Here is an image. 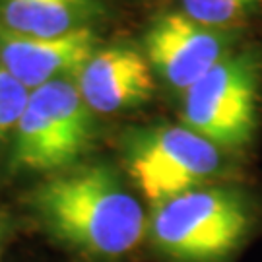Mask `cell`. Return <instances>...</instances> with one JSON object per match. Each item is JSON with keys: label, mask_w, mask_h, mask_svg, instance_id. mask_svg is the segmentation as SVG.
Returning <instances> with one entry per match:
<instances>
[{"label": "cell", "mask_w": 262, "mask_h": 262, "mask_svg": "<svg viewBox=\"0 0 262 262\" xmlns=\"http://www.w3.org/2000/svg\"><path fill=\"white\" fill-rule=\"evenodd\" d=\"M29 206L58 241L94 256L130 253L148 231L138 198L101 163L53 175L29 194Z\"/></svg>", "instance_id": "cell-1"}, {"label": "cell", "mask_w": 262, "mask_h": 262, "mask_svg": "<svg viewBox=\"0 0 262 262\" xmlns=\"http://www.w3.org/2000/svg\"><path fill=\"white\" fill-rule=\"evenodd\" d=\"M253 225L249 198L235 188L200 187L151 208L148 233L177 262H220L235 253Z\"/></svg>", "instance_id": "cell-2"}, {"label": "cell", "mask_w": 262, "mask_h": 262, "mask_svg": "<svg viewBox=\"0 0 262 262\" xmlns=\"http://www.w3.org/2000/svg\"><path fill=\"white\" fill-rule=\"evenodd\" d=\"M260 90V51H233L185 92L183 122L220 150L243 148L258 126Z\"/></svg>", "instance_id": "cell-3"}, {"label": "cell", "mask_w": 262, "mask_h": 262, "mask_svg": "<svg viewBox=\"0 0 262 262\" xmlns=\"http://www.w3.org/2000/svg\"><path fill=\"white\" fill-rule=\"evenodd\" d=\"M14 132L16 167L37 173L64 171L92 144L94 111L76 82L60 78L31 92Z\"/></svg>", "instance_id": "cell-4"}, {"label": "cell", "mask_w": 262, "mask_h": 262, "mask_svg": "<svg viewBox=\"0 0 262 262\" xmlns=\"http://www.w3.org/2000/svg\"><path fill=\"white\" fill-rule=\"evenodd\" d=\"M124 163L151 208L204 187L224 169L222 150L183 126L140 128L124 140Z\"/></svg>", "instance_id": "cell-5"}, {"label": "cell", "mask_w": 262, "mask_h": 262, "mask_svg": "<svg viewBox=\"0 0 262 262\" xmlns=\"http://www.w3.org/2000/svg\"><path fill=\"white\" fill-rule=\"evenodd\" d=\"M235 31L208 28L185 12L159 16L146 33V58L151 70L177 92H187L233 53Z\"/></svg>", "instance_id": "cell-6"}, {"label": "cell", "mask_w": 262, "mask_h": 262, "mask_svg": "<svg viewBox=\"0 0 262 262\" xmlns=\"http://www.w3.org/2000/svg\"><path fill=\"white\" fill-rule=\"evenodd\" d=\"M97 51L92 28L60 37H33L0 28V64L31 92L66 76H78Z\"/></svg>", "instance_id": "cell-7"}, {"label": "cell", "mask_w": 262, "mask_h": 262, "mask_svg": "<svg viewBox=\"0 0 262 262\" xmlns=\"http://www.w3.org/2000/svg\"><path fill=\"white\" fill-rule=\"evenodd\" d=\"M76 85L88 107L101 115L146 103L156 88L148 58L132 47L99 49L76 76Z\"/></svg>", "instance_id": "cell-8"}, {"label": "cell", "mask_w": 262, "mask_h": 262, "mask_svg": "<svg viewBox=\"0 0 262 262\" xmlns=\"http://www.w3.org/2000/svg\"><path fill=\"white\" fill-rule=\"evenodd\" d=\"M97 16V0H0V28L33 37H60L90 28Z\"/></svg>", "instance_id": "cell-9"}, {"label": "cell", "mask_w": 262, "mask_h": 262, "mask_svg": "<svg viewBox=\"0 0 262 262\" xmlns=\"http://www.w3.org/2000/svg\"><path fill=\"white\" fill-rule=\"evenodd\" d=\"M262 6V0H181V12L198 24L235 29Z\"/></svg>", "instance_id": "cell-10"}, {"label": "cell", "mask_w": 262, "mask_h": 262, "mask_svg": "<svg viewBox=\"0 0 262 262\" xmlns=\"http://www.w3.org/2000/svg\"><path fill=\"white\" fill-rule=\"evenodd\" d=\"M31 90L0 64V140L16 130L26 111Z\"/></svg>", "instance_id": "cell-11"}, {"label": "cell", "mask_w": 262, "mask_h": 262, "mask_svg": "<svg viewBox=\"0 0 262 262\" xmlns=\"http://www.w3.org/2000/svg\"><path fill=\"white\" fill-rule=\"evenodd\" d=\"M4 245H6V217L0 214V258L4 253Z\"/></svg>", "instance_id": "cell-12"}]
</instances>
